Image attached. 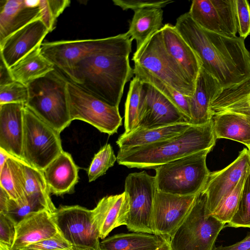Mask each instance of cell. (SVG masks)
<instances>
[{
	"label": "cell",
	"mask_w": 250,
	"mask_h": 250,
	"mask_svg": "<svg viewBox=\"0 0 250 250\" xmlns=\"http://www.w3.org/2000/svg\"><path fill=\"white\" fill-rule=\"evenodd\" d=\"M175 26L198 56L202 67L217 80L223 89L250 81V53L244 39L204 30L188 12L177 19Z\"/></svg>",
	"instance_id": "cell-1"
},
{
	"label": "cell",
	"mask_w": 250,
	"mask_h": 250,
	"mask_svg": "<svg viewBox=\"0 0 250 250\" xmlns=\"http://www.w3.org/2000/svg\"><path fill=\"white\" fill-rule=\"evenodd\" d=\"M132 40L127 32L111 45L80 61L72 82L108 104L119 107L125 86L133 76L129 64Z\"/></svg>",
	"instance_id": "cell-2"
},
{
	"label": "cell",
	"mask_w": 250,
	"mask_h": 250,
	"mask_svg": "<svg viewBox=\"0 0 250 250\" xmlns=\"http://www.w3.org/2000/svg\"><path fill=\"white\" fill-rule=\"evenodd\" d=\"M213 120L202 125H191L184 132L156 143L119 150L117 161L128 168L155 169L193 153L212 149L216 138Z\"/></svg>",
	"instance_id": "cell-3"
},
{
	"label": "cell",
	"mask_w": 250,
	"mask_h": 250,
	"mask_svg": "<svg viewBox=\"0 0 250 250\" xmlns=\"http://www.w3.org/2000/svg\"><path fill=\"white\" fill-rule=\"evenodd\" d=\"M68 82V79L55 68L27 85L28 100L25 105L60 133L72 122Z\"/></svg>",
	"instance_id": "cell-4"
},
{
	"label": "cell",
	"mask_w": 250,
	"mask_h": 250,
	"mask_svg": "<svg viewBox=\"0 0 250 250\" xmlns=\"http://www.w3.org/2000/svg\"><path fill=\"white\" fill-rule=\"evenodd\" d=\"M211 150H202L156 167L157 190L179 196L198 194L203 188L210 173L206 158Z\"/></svg>",
	"instance_id": "cell-5"
},
{
	"label": "cell",
	"mask_w": 250,
	"mask_h": 250,
	"mask_svg": "<svg viewBox=\"0 0 250 250\" xmlns=\"http://www.w3.org/2000/svg\"><path fill=\"white\" fill-rule=\"evenodd\" d=\"M132 60L134 67L149 72L185 96H193L195 84L167 51L161 30L136 50Z\"/></svg>",
	"instance_id": "cell-6"
},
{
	"label": "cell",
	"mask_w": 250,
	"mask_h": 250,
	"mask_svg": "<svg viewBox=\"0 0 250 250\" xmlns=\"http://www.w3.org/2000/svg\"><path fill=\"white\" fill-rule=\"evenodd\" d=\"M225 224L210 214L206 194L201 191L188 215L170 238L172 250H213Z\"/></svg>",
	"instance_id": "cell-7"
},
{
	"label": "cell",
	"mask_w": 250,
	"mask_h": 250,
	"mask_svg": "<svg viewBox=\"0 0 250 250\" xmlns=\"http://www.w3.org/2000/svg\"><path fill=\"white\" fill-rule=\"evenodd\" d=\"M24 120L22 161L42 171L63 151L60 133L25 105Z\"/></svg>",
	"instance_id": "cell-8"
},
{
	"label": "cell",
	"mask_w": 250,
	"mask_h": 250,
	"mask_svg": "<svg viewBox=\"0 0 250 250\" xmlns=\"http://www.w3.org/2000/svg\"><path fill=\"white\" fill-rule=\"evenodd\" d=\"M68 92L72 121H84L109 135L117 132L122 125L119 107L108 104L69 80Z\"/></svg>",
	"instance_id": "cell-9"
},
{
	"label": "cell",
	"mask_w": 250,
	"mask_h": 250,
	"mask_svg": "<svg viewBox=\"0 0 250 250\" xmlns=\"http://www.w3.org/2000/svg\"><path fill=\"white\" fill-rule=\"evenodd\" d=\"M129 211L126 225L129 231L153 234L152 217L157 188L155 176L146 171L129 173L125 183Z\"/></svg>",
	"instance_id": "cell-10"
},
{
	"label": "cell",
	"mask_w": 250,
	"mask_h": 250,
	"mask_svg": "<svg viewBox=\"0 0 250 250\" xmlns=\"http://www.w3.org/2000/svg\"><path fill=\"white\" fill-rule=\"evenodd\" d=\"M121 34L103 39L60 41L42 42V55L73 82L78 62L87 56L117 42Z\"/></svg>",
	"instance_id": "cell-11"
},
{
	"label": "cell",
	"mask_w": 250,
	"mask_h": 250,
	"mask_svg": "<svg viewBox=\"0 0 250 250\" xmlns=\"http://www.w3.org/2000/svg\"><path fill=\"white\" fill-rule=\"evenodd\" d=\"M58 229L76 247L100 248L99 231L92 220V210L79 205L61 206L54 213Z\"/></svg>",
	"instance_id": "cell-12"
},
{
	"label": "cell",
	"mask_w": 250,
	"mask_h": 250,
	"mask_svg": "<svg viewBox=\"0 0 250 250\" xmlns=\"http://www.w3.org/2000/svg\"><path fill=\"white\" fill-rule=\"evenodd\" d=\"M196 195L179 196L157 190L152 217L153 234L170 238L188 215Z\"/></svg>",
	"instance_id": "cell-13"
},
{
	"label": "cell",
	"mask_w": 250,
	"mask_h": 250,
	"mask_svg": "<svg viewBox=\"0 0 250 250\" xmlns=\"http://www.w3.org/2000/svg\"><path fill=\"white\" fill-rule=\"evenodd\" d=\"M188 13L204 30L228 37L236 36L233 0H193Z\"/></svg>",
	"instance_id": "cell-14"
},
{
	"label": "cell",
	"mask_w": 250,
	"mask_h": 250,
	"mask_svg": "<svg viewBox=\"0 0 250 250\" xmlns=\"http://www.w3.org/2000/svg\"><path fill=\"white\" fill-rule=\"evenodd\" d=\"M142 83L138 128L189 123L187 117L154 87L147 83Z\"/></svg>",
	"instance_id": "cell-15"
},
{
	"label": "cell",
	"mask_w": 250,
	"mask_h": 250,
	"mask_svg": "<svg viewBox=\"0 0 250 250\" xmlns=\"http://www.w3.org/2000/svg\"><path fill=\"white\" fill-rule=\"evenodd\" d=\"M250 163V153L246 148L224 168L209 173L201 191L206 195L207 208L210 214L235 188L247 172Z\"/></svg>",
	"instance_id": "cell-16"
},
{
	"label": "cell",
	"mask_w": 250,
	"mask_h": 250,
	"mask_svg": "<svg viewBox=\"0 0 250 250\" xmlns=\"http://www.w3.org/2000/svg\"><path fill=\"white\" fill-rule=\"evenodd\" d=\"M49 32L41 19L31 22L0 43V58L9 68L37 46L41 45Z\"/></svg>",
	"instance_id": "cell-17"
},
{
	"label": "cell",
	"mask_w": 250,
	"mask_h": 250,
	"mask_svg": "<svg viewBox=\"0 0 250 250\" xmlns=\"http://www.w3.org/2000/svg\"><path fill=\"white\" fill-rule=\"evenodd\" d=\"M24 106L20 103L0 104V148L22 161Z\"/></svg>",
	"instance_id": "cell-18"
},
{
	"label": "cell",
	"mask_w": 250,
	"mask_h": 250,
	"mask_svg": "<svg viewBox=\"0 0 250 250\" xmlns=\"http://www.w3.org/2000/svg\"><path fill=\"white\" fill-rule=\"evenodd\" d=\"M59 231L54 213L47 209L31 212L17 224L12 250L48 239Z\"/></svg>",
	"instance_id": "cell-19"
},
{
	"label": "cell",
	"mask_w": 250,
	"mask_h": 250,
	"mask_svg": "<svg viewBox=\"0 0 250 250\" xmlns=\"http://www.w3.org/2000/svg\"><path fill=\"white\" fill-rule=\"evenodd\" d=\"M129 211V200L125 191L102 198L92 209V220L104 239L115 228L126 225Z\"/></svg>",
	"instance_id": "cell-20"
},
{
	"label": "cell",
	"mask_w": 250,
	"mask_h": 250,
	"mask_svg": "<svg viewBox=\"0 0 250 250\" xmlns=\"http://www.w3.org/2000/svg\"><path fill=\"white\" fill-rule=\"evenodd\" d=\"M223 90L217 80L201 67L189 100L190 125H202L212 120L211 104Z\"/></svg>",
	"instance_id": "cell-21"
},
{
	"label": "cell",
	"mask_w": 250,
	"mask_h": 250,
	"mask_svg": "<svg viewBox=\"0 0 250 250\" xmlns=\"http://www.w3.org/2000/svg\"><path fill=\"white\" fill-rule=\"evenodd\" d=\"M79 168L71 155L62 151L43 170L50 193L71 194L79 181Z\"/></svg>",
	"instance_id": "cell-22"
},
{
	"label": "cell",
	"mask_w": 250,
	"mask_h": 250,
	"mask_svg": "<svg viewBox=\"0 0 250 250\" xmlns=\"http://www.w3.org/2000/svg\"><path fill=\"white\" fill-rule=\"evenodd\" d=\"M165 47L195 85L202 67L201 62L175 26L165 24L161 29Z\"/></svg>",
	"instance_id": "cell-23"
},
{
	"label": "cell",
	"mask_w": 250,
	"mask_h": 250,
	"mask_svg": "<svg viewBox=\"0 0 250 250\" xmlns=\"http://www.w3.org/2000/svg\"><path fill=\"white\" fill-rule=\"evenodd\" d=\"M38 19H41L39 6L27 7L24 0H1L0 43L16 31Z\"/></svg>",
	"instance_id": "cell-24"
},
{
	"label": "cell",
	"mask_w": 250,
	"mask_h": 250,
	"mask_svg": "<svg viewBox=\"0 0 250 250\" xmlns=\"http://www.w3.org/2000/svg\"><path fill=\"white\" fill-rule=\"evenodd\" d=\"M191 125L188 123H180L161 127L137 128L129 133L124 132L118 138L116 144L120 150L144 146L173 138Z\"/></svg>",
	"instance_id": "cell-25"
},
{
	"label": "cell",
	"mask_w": 250,
	"mask_h": 250,
	"mask_svg": "<svg viewBox=\"0 0 250 250\" xmlns=\"http://www.w3.org/2000/svg\"><path fill=\"white\" fill-rule=\"evenodd\" d=\"M212 115L231 112L243 116L250 123V81L223 89L211 105Z\"/></svg>",
	"instance_id": "cell-26"
},
{
	"label": "cell",
	"mask_w": 250,
	"mask_h": 250,
	"mask_svg": "<svg viewBox=\"0 0 250 250\" xmlns=\"http://www.w3.org/2000/svg\"><path fill=\"white\" fill-rule=\"evenodd\" d=\"M39 45L9 68L14 81L27 85L55 67L41 52Z\"/></svg>",
	"instance_id": "cell-27"
},
{
	"label": "cell",
	"mask_w": 250,
	"mask_h": 250,
	"mask_svg": "<svg viewBox=\"0 0 250 250\" xmlns=\"http://www.w3.org/2000/svg\"><path fill=\"white\" fill-rule=\"evenodd\" d=\"M26 179L23 161L12 156L0 169V187L11 199L21 206L27 202Z\"/></svg>",
	"instance_id": "cell-28"
},
{
	"label": "cell",
	"mask_w": 250,
	"mask_h": 250,
	"mask_svg": "<svg viewBox=\"0 0 250 250\" xmlns=\"http://www.w3.org/2000/svg\"><path fill=\"white\" fill-rule=\"evenodd\" d=\"M163 10L161 8L137 10L127 32L131 39L136 42V50L154 33L163 27Z\"/></svg>",
	"instance_id": "cell-29"
},
{
	"label": "cell",
	"mask_w": 250,
	"mask_h": 250,
	"mask_svg": "<svg viewBox=\"0 0 250 250\" xmlns=\"http://www.w3.org/2000/svg\"><path fill=\"white\" fill-rule=\"evenodd\" d=\"M216 139L232 140L250 146V123L242 116L231 112L215 114L212 117Z\"/></svg>",
	"instance_id": "cell-30"
},
{
	"label": "cell",
	"mask_w": 250,
	"mask_h": 250,
	"mask_svg": "<svg viewBox=\"0 0 250 250\" xmlns=\"http://www.w3.org/2000/svg\"><path fill=\"white\" fill-rule=\"evenodd\" d=\"M165 238L147 233H122L104 239L100 242V248L104 250H155Z\"/></svg>",
	"instance_id": "cell-31"
},
{
	"label": "cell",
	"mask_w": 250,
	"mask_h": 250,
	"mask_svg": "<svg viewBox=\"0 0 250 250\" xmlns=\"http://www.w3.org/2000/svg\"><path fill=\"white\" fill-rule=\"evenodd\" d=\"M135 77L141 82L147 83L161 92L170 101L188 120H190L189 100L190 97L185 96L171 86L165 83L149 72L134 67Z\"/></svg>",
	"instance_id": "cell-32"
},
{
	"label": "cell",
	"mask_w": 250,
	"mask_h": 250,
	"mask_svg": "<svg viewBox=\"0 0 250 250\" xmlns=\"http://www.w3.org/2000/svg\"><path fill=\"white\" fill-rule=\"evenodd\" d=\"M44 209H47L52 213L57 209L53 202L48 200L43 195L34 193L27 195V202L21 206L10 199L6 214L18 223L28 214Z\"/></svg>",
	"instance_id": "cell-33"
},
{
	"label": "cell",
	"mask_w": 250,
	"mask_h": 250,
	"mask_svg": "<svg viewBox=\"0 0 250 250\" xmlns=\"http://www.w3.org/2000/svg\"><path fill=\"white\" fill-rule=\"evenodd\" d=\"M143 83L134 77L129 84L125 112V133H129L138 127L141 92Z\"/></svg>",
	"instance_id": "cell-34"
},
{
	"label": "cell",
	"mask_w": 250,
	"mask_h": 250,
	"mask_svg": "<svg viewBox=\"0 0 250 250\" xmlns=\"http://www.w3.org/2000/svg\"><path fill=\"white\" fill-rule=\"evenodd\" d=\"M247 172L241 178L233 190L211 214L216 219L225 224H228L231 221L236 212Z\"/></svg>",
	"instance_id": "cell-35"
},
{
	"label": "cell",
	"mask_w": 250,
	"mask_h": 250,
	"mask_svg": "<svg viewBox=\"0 0 250 250\" xmlns=\"http://www.w3.org/2000/svg\"><path fill=\"white\" fill-rule=\"evenodd\" d=\"M117 161L114 150L110 144L104 145L95 154L87 169L89 182L94 181L104 175Z\"/></svg>",
	"instance_id": "cell-36"
},
{
	"label": "cell",
	"mask_w": 250,
	"mask_h": 250,
	"mask_svg": "<svg viewBox=\"0 0 250 250\" xmlns=\"http://www.w3.org/2000/svg\"><path fill=\"white\" fill-rule=\"evenodd\" d=\"M228 226L250 228V163L237 209Z\"/></svg>",
	"instance_id": "cell-37"
},
{
	"label": "cell",
	"mask_w": 250,
	"mask_h": 250,
	"mask_svg": "<svg viewBox=\"0 0 250 250\" xmlns=\"http://www.w3.org/2000/svg\"><path fill=\"white\" fill-rule=\"evenodd\" d=\"M70 2L69 0H40L41 20L50 32L55 28L57 18Z\"/></svg>",
	"instance_id": "cell-38"
},
{
	"label": "cell",
	"mask_w": 250,
	"mask_h": 250,
	"mask_svg": "<svg viewBox=\"0 0 250 250\" xmlns=\"http://www.w3.org/2000/svg\"><path fill=\"white\" fill-rule=\"evenodd\" d=\"M26 195L39 193L43 195L49 201H52L50 192L42 171L32 167L23 161Z\"/></svg>",
	"instance_id": "cell-39"
},
{
	"label": "cell",
	"mask_w": 250,
	"mask_h": 250,
	"mask_svg": "<svg viewBox=\"0 0 250 250\" xmlns=\"http://www.w3.org/2000/svg\"><path fill=\"white\" fill-rule=\"evenodd\" d=\"M28 100V89L26 85L14 81L0 85V104L20 103L25 105Z\"/></svg>",
	"instance_id": "cell-40"
},
{
	"label": "cell",
	"mask_w": 250,
	"mask_h": 250,
	"mask_svg": "<svg viewBox=\"0 0 250 250\" xmlns=\"http://www.w3.org/2000/svg\"><path fill=\"white\" fill-rule=\"evenodd\" d=\"M237 30L244 40L250 35V5L246 0H233Z\"/></svg>",
	"instance_id": "cell-41"
},
{
	"label": "cell",
	"mask_w": 250,
	"mask_h": 250,
	"mask_svg": "<svg viewBox=\"0 0 250 250\" xmlns=\"http://www.w3.org/2000/svg\"><path fill=\"white\" fill-rule=\"evenodd\" d=\"M59 231L54 236L21 248L18 250H76Z\"/></svg>",
	"instance_id": "cell-42"
},
{
	"label": "cell",
	"mask_w": 250,
	"mask_h": 250,
	"mask_svg": "<svg viewBox=\"0 0 250 250\" xmlns=\"http://www.w3.org/2000/svg\"><path fill=\"white\" fill-rule=\"evenodd\" d=\"M17 224L7 214L0 213V250L12 249Z\"/></svg>",
	"instance_id": "cell-43"
},
{
	"label": "cell",
	"mask_w": 250,
	"mask_h": 250,
	"mask_svg": "<svg viewBox=\"0 0 250 250\" xmlns=\"http://www.w3.org/2000/svg\"><path fill=\"white\" fill-rule=\"evenodd\" d=\"M173 0H113L114 4L120 7L123 10H137L150 8H163L173 2Z\"/></svg>",
	"instance_id": "cell-44"
},
{
	"label": "cell",
	"mask_w": 250,
	"mask_h": 250,
	"mask_svg": "<svg viewBox=\"0 0 250 250\" xmlns=\"http://www.w3.org/2000/svg\"><path fill=\"white\" fill-rule=\"evenodd\" d=\"M214 250H250V233L240 241L230 246H219Z\"/></svg>",
	"instance_id": "cell-45"
},
{
	"label": "cell",
	"mask_w": 250,
	"mask_h": 250,
	"mask_svg": "<svg viewBox=\"0 0 250 250\" xmlns=\"http://www.w3.org/2000/svg\"><path fill=\"white\" fill-rule=\"evenodd\" d=\"M0 72V85H4L14 81L9 72V68L5 65L1 58Z\"/></svg>",
	"instance_id": "cell-46"
},
{
	"label": "cell",
	"mask_w": 250,
	"mask_h": 250,
	"mask_svg": "<svg viewBox=\"0 0 250 250\" xmlns=\"http://www.w3.org/2000/svg\"><path fill=\"white\" fill-rule=\"evenodd\" d=\"M10 198L7 192L0 187V213H6Z\"/></svg>",
	"instance_id": "cell-47"
},
{
	"label": "cell",
	"mask_w": 250,
	"mask_h": 250,
	"mask_svg": "<svg viewBox=\"0 0 250 250\" xmlns=\"http://www.w3.org/2000/svg\"><path fill=\"white\" fill-rule=\"evenodd\" d=\"M11 156L6 151L0 148V169L2 168L7 160Z\"/></svg>",
	"instance_id": "cell-48"
},
{
	"label": "cell",
	"mask_w": 250,
	"mask_h": 250,
	"mask_svg": "<svg viewBox=\"0 0 250 250\" xmlns=\"http://www.w3.org/2000/svg\"><path fill=\"white\" fill-rule=\"evenodd\" d=\"M155 250H172L170 243V238H166L161 246Z\"/></svg>",
	"instance_id": "cell-49"
},
{
	"label": "cell",
	"mask_w": 250,
	"mask_h": 250,
	"mask_svg": "<svg viewBox=\"0 0 250 250\" xmlns=\"http://www.w3.org/2000/svg\"><path fill=\"white\" fill-rule=\"evenodd\" d=\"M40 0H24L25 5L28 7L36 8L39 6Z\"/></svg>",
	"instance_id": "cell-50"
},
{
	"label": "cell",
	"mask_w": 250,
	"mask_h": 250,
	"mask_svg": "<svg viewBox=\"0 0 250 250\" xmlns=\"http://www.w3.org/2000/svg\"><path fill=\"white\" fill-rule=\"evenodd\" d=\"M76 250H95L92 248L78 247Z\"/></svg>",
	"instance_id": "cell-51"
},
{
	"label": "cell",
	"mask_w": 250,
	"mask_h": 250,
	"mask_svg": "<svg viewBox=\"0 0 250 250\" xmlns=\"http://www.w3.org/2000/svg\"><path fill=\"white\" fill-rule=\"evenodd\" d=\"M248 147V149L249 150V152H250V146H248V147Z\"/></svg>",
	"instance_id": "cell-52"
},
{
	"label": "cell",
	"mask_w": 250,
	"mask_h": 250,
	"mask_svg": "<svg viewBox=\"0 0 250 250\" xmlns=\"http://www.w3.org/2000/svg\"><path fill=\"white\" fill-rule=\"evenodd\" d=\"M102 250V249H101V248H100L98 250Z\"/></svg>",
	"instance_id": "cell-53"
},
{
	"label": "cell",
	"mask_w": 250,
	"mask_h": 250,
	"mask_svg": "<svg viewBox=\"0 0 250 250\" xmlns=\"http://www.w3.org/2000/svg\"></svg>",
	"instance_id": "cell-54"
}]
</instances>
